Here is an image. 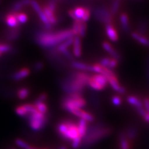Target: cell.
I'll return each instance as SVG.
<instances>
[{"label":"cell","mask_w":149,"mask_h":149,"mask_svg":"<svg viewBox=\"0 0 149 149\" xmlns=\"http://www.w3.org/2000/svg\"><path fill=\"white\" fill-rule=\"evenodd\" d=\"M11 149H15V148H11Z\"/></svg>","instance_id":"47"},{"label":"cell","mask_w":149,"mask_h":149,"mask_svg":"<svg viewBox=\"0 0 149 149\" xmlns=\"http://www.w3.org/2000/svg\"><path fill=\"white\" fill-rule=\"evenodd\" d=\"M111 102L114 106L119 107L121 104H122L123 100H122V98H121L119 96L115 95V96H113V97H112Z\"/></svg>","instance_id":"33"},{"label":"cell","mask_w":149,"mask_h":149,"mask_svg":"<svg viewBox=\"0 0 149 149\" xmlns=\"http://www.w3.org/2000/svg\"><path fill=\"white\" fill-rule=\"evenodd\" d=\"M30 92L31 91L29 88H28L27 87H22L20 88L17 91L16 95L18 97V99H19L21 100H26L27 97L29 96Z\"/></svg>","instance_id":"24"},{"label":"cell","mask_w":149,"mask_h":149,"mask_svg":"<svg viewBox=\"0 0 149 149\" xmlns=\"http://www.w3.org/2000/svg\"><path fill=\"white\" fill-rule=\"evenodd\" d=\"M36 107V108L37 111L39 113H42L44 114H47L48 113L49 108L47 104H46L45 102H36L34 101L33 103Z\"/></svg>","instance_id":"25"},{"label":"cell","mask_w":149,"mask_h":149,"mask_svg":"<svg viewBox=\"0 0 149 149\" xmlns=\"http://www.w3.org/2000/svg\"><path fill=\"white\" fill-rule=\"evenodd\" d=\"M90 76V74L86 72L77 70L60 81V88L65 92V95L73 93L83 94V92L87 86V83Z\"/></svg>","instance_id":"1"},{"label":"cell","mask_w":149,"mask_h":149,"mask_svg":"<svg viewBox=\"0 0 149 149\" xmlns=\"http://www.w3.org/2000/svg\"><path fill=\"white\" fill-rule=\"evenodd\" d=\"M119 5H120V2L118 1H116V0H114V1L113 3V5H112L111 8V13L113 15H114L116 13L118 12V9L119 8Z\"/></svg>","instance_id":"37"},{"label":"cell","mask_w":149,"mask_h":149,"mask_svg":"<svg viewBox=\"0 0 149 149\" xmlns=\"http://www.w3.org/2000/svg\"><path fill=\"white\" fill-rule=\"evenodd\" d=\"M30 73L31 70L29 68L23 67L13 73L11 75V78L15 81H19L29 77Z\"/></svg>","instance_id":"11"},{"label":"cell","mask_w":149,"mask_h":149,"mask_svg":"<svg viewBox=\"0 0 149 149\" xmlns=\"http://www.w3.org/2000/svg\"><path fill=\"white\" fill-rule=\"evenodd\" d=\"M2 55H3V54H2L1 52H0V57H1V56Z\"/></svg>","instance_id":"45"},{"label":"cell","mask_w":149,"mask_h":149,"mask_svg":"<svg viewBox=\"0 0 149 149\" xmlns=\"http://www.w3.org/2000/svg\"><path fill=\"white\" fill-rule=\"evenodd\" d=\"M56 130L60 137L67 142L72 143L76 139H82L79 134L77 123L72 120L60 121L57 125Z\"/></svg>","instance_id":"3"},{"label":"cell","mask_w":149,"mask_h":149,"mask_svg":"<svg viewBox=\"0 0 149 149\" xmlns=\"http://www.w3.org/2000/svg\"><path fill=\"white\" fill-rule=\"evenodd\" d=\"M70 66L78 71L91 72V65L78 61V60H73L70 62Z\"/></svg>","instance_id":"14"},{"label":"cell","mask_w":149,"mask_h":149,"mask_svg":"<svg viewBox=\"0 0 149 149\" xmlns=\"http://www.w3.org/2000/svg\"><path fill=\"white\" fill-rule=\"evenodd\" d=\"M143 107L145 108L147 113H149V97H146L144 98L143 101Z\"/></svg>","instance_id":"41"},{"label":"cell","mask_w":149,"mask_h":149,"mask_svg":"<svg viewBox=\"0 0 149 149\" xmlns=\"http://www.w3.org/2000/svg\"><path fill=\"white\" fill-rule=\"evenodd\" d=\"M106 33L107 36L112 42H117L119 40V35L116 28L111 23L106 25Z\"/></svg>","instance_id":"15"},{"label":"cell","mask_w":149,"mask_h":149,"mask_svg":"<svg viewBox=\"0 0 149 149\" xmlns=\"http://www.w3.org/2000/svg\"><path fill=\"white\" fill-rule=\"evenodd\" d=\"M131 37L139 44L146 47H149V39L148 37L140 34L138 32H133L131 33Z\"/></svg>","instance_id":"20"},{"label":"cell","mask_w":149,"mask_h":149,"mask_svg":"<svg viewBox=\"0 0 149 149\" xmlns=\"http://www.w3.org/2000/svg\"><path fill=\"white\" fill-rule=\"evenodd\" d=\"M120 149H130V140L125 136V134H121L119 136Z\"/></svg>","instance_id":"23"},{"label":"cell","mask_w":149,"mask_h":149,"mask_svg":"<svg viewBox=\"0 0 149 149\" xmlns=\"http://www.w3.org/2000/svg\"><path fill=\"white\" fill-rule=\"evenodd\" d=\"M107 80H108L109 85L115 91L119 93L120 95H124L126 92V90L125 89V88L120 85L118 78L116 77V74L108 77Z\"/></svg>","instance_id":"9"},{"label":"cell","mask_w":149,"mask_h":149,"mask_svg":"<svg viewBox=\"0 0 149 149\" xmlns=\"http://www.w3.org/2000/svg\"><path fill=\"white\" fill-rule=\"evenodd\" d=\"M74 36L72 29L57 32H43L36 36V40L42 47L54 48L66 40L72 38Z\"/></svg>","instance_id":"2"},{"label":"cell","mask_w":149,"mask_h":149,"mask_svg":"<svg viewBox=\"0 0 149 149\" xmlns=\"http://www.w3.org/2000/svg\"><path fill=\"white\" fill-rule=\"evenodd\" d=\"M5 21L8 26L13 28H16L19 25V23L18 22L17 19L15 12L9 13L8 15H7L5 17Z\"/></svg>","instance_id":"16"},{"label":"cell","mask_w":149,"mask_h":149,"mask_svg":"<svg viewBox=\"0 0 149 149\" xmlns=\"http://www.w3.org/2000/svg\"><path fill=\"white\" fill-rule=\"evenodd\" d=\"M0 2H1V0H0Z\"/></svg>","instance_id":"48"},{"label":"cell","mask_w":149,"mask_h":149,"mask_svg":"<svg viewBox=\"0 0 149 149\" xmlns=\"http://www.w3.org/2000/svg\"><path fill=\"white\" fill-rule=\"evenodd\" d=\"M86 104V101L83 94L80 93H73V94L65 95L61 100L62 108L69 113L73 109L83 108Z\"/></svg>","instance_id":"5"},{"label":"cell","mask_w":149,"mask_h":149,"mask_svg":"<svg viewBox=\"0 0 149 149\" xmlns=\"http://www.w3.org/2000/svg\"><path fill=\"white\" fill-rule=\"evenodd\" d=\"M68 15L69 16H70L73 19L74 21H77V20H78V19L76 17L75 15H74V11H73V9H70V10L68 11Z\"/></svg>","instance_id":"42"},{"label":"cell","mask_w":149,"mask_h":149,"mask_svg":"<svg viewBox=\"0 0 149 149\" xmlns=\"http://www.w3.org/2000/svg\"><path fill=\"white\" fill-rule=\"evenodd\" d=\"M48 98V95L45 93H40V94L37 96L35 101L36 102H45Z\"/></svg>","instance_id":"38"},{"label":"cell","mask_w":149,"mask_h":149,"mask_svg":"<svg viewBox=\"0 0 149 149\" xmlns=\"http://www.w3.org/2000/svg\"><path fill=\"white\" fill-rule=\"evenodd\" d=\"M77 125L79 134H80V136L83 139V138L86 136L88 129L89 127H88V123L85 120L79 119L78 121L77 122Z\"/></svg>","instance_id":"18"},{"label":"cell","mask_w":149,"mask_h":149,"mask_svg":"<svg viewBox=\"0 0 149 149\" xmlns=\"http://www.w3.org/2000/svg\"><path fill=\"white\" fill-rule=\"evenodd\" d=\"M102 47H103V49L106 51V52L111 55L112 58H116L118 60H119L120 58L119 54H118L117 51L114 49L113 47L108 42H106V41L103 42L102 44Z\"/></svg>","instance_id":"17"},{"label":"cell","mask_w":149,"mask_h":149,"mask_svg":"<svg viewBox=\"0 0 149 149\" xmlns=\"http://www.w3.org/2000/svg\"><path fill=\"white\" fill-rule=\"evenodd\" d=\"M86 25L85 24V22H83L81 26V28L80 30V32H79L78 36L80 37H85L86 34Z\"/></svg>","instance_id":"40"},{"label":"cell","mask_w":149,"mask_h":149,"mask_svg":"<svg viewBox=\"0 0 149 149\" xmlns=\"http://www.w3.org/2000/svg\"><path fill=\"white\" fill-rule=\"evenodd\" d=\"M90 77L93 80L96 81L97 83H98L99 85H100L104 88H105L107 85H108V80H107V78L103 74L100 73H95L94 74H92V75H90Z\"/></svg>","instance_id":"21"},{"label":"cell","mask_w":149,"mask_h":149,"mask_svg":"<svg viewBox=\"0 0 149 149\" xmlns=\"http://www.w3.org/2000/svg\"><path fill=\"white\" fill-rule=\"evenodd\" d=\"M19 37V32L17 30H12L9 31V33H8L6 37L9 40H15L18 39Z\"/></svg>","instance_id":"32"},{"label":"cell","mask_w":149,"mask_h":149,"mask_svg":"<svg viewBox=\"0 0 149 149\" xmlns=\"http://www.w3.org/2000/svg\"><path fill=\"white\" fill-rule=\"evenodd\" d=\"M127 101L129 104L135 107L136 109L139 108V107H141V106H143V102L141 100H140L137 97L135 96H128L127 98Z\"/></svg>","instance_id":"26"},{"label":"cell","mask_w":149,"mask_h":149,"mask_svg":"<svg viewBox=\"0 0 149 149\" xmlns=\"http://www.w3.org/2000/svg\"><path fill=\"white\" fill-rule=\"evenodd\" d=\"M15 143L17 146L22 149H29L31 145L27 142L21 139H17L15 140Z\"/></svg>","instance_id":"30"},{"label":"cell","mask_w":149,"mask_h":149,"mask_svg":"<svg viewBox=\"0 0 149 149\" xmlns=\"http://www.w3.org/2000/svg\"><path fill=\"white\" fill-rule=\"evenodd\" d=\"M16 13V16L18 22L20 24H24L28 20V17L27 15L24 13Z\"/></svg>","instance_id":"29"},{"label":"cell","mask_w":149,"mask_h":149,"mask_svg":"<svg viewBox=\"0 0 149 149\" xmlns=\"http://www.w3.org/2000/svg\"><path fill=\"white\" fill-rule=\"evenodd\" d=\"M44 63L42 62H37L33 65V70L36 72H39L44 68Z\"/></svg>","instance_id":"34"},{"label":"cell","mask_w":149,"mask_h":149,"mask_svg":"<svg viewBox=\"0 0 149 149\" xmlns=\"http://www.w3.org/2000/svg\"><path fill=\"white\" fill-rule=\"evenodd\" d=\"M87 8H83V7H77L73 9V11L76 17L78 20H82V19L85 15Z\"/></svg>","instance_id":"28"},{"label":"cell","mask_w":149,"mask_h":149,"mask_svg":"<svg viewBox=\"0 0 149 149\" xmlns=\"http://www.w3.org/2000/svg\"><path fill=\"white\" fill-rule=\"evenodd\" d=\"M73 55L76 58L80 57L82 54L81 47V37L79 36H75L73 38Z\"/></svg>","instance_id":"13"},{"label":"cell","mask_w":149,"mask_h":149,"mask_svg":"<svg viewBox=\"0 0 149 149\" xmlns=\"http://www.w3.org/2000/svg\"><path fill=\"white\" fill-rule=\"evenodd\" d=\"M95 15L96 17L106 24H110L111 22V16L109 11L104 8H99L96 11Z\"/></svg>","instance_id":"12"},{"label":"cell","mask_w":149,"mask_h":149,"mask_svg":"<svg viewBox=\"0 0 149 149\" xmlns=\"http://www.w3.org/2000/svg\"><path fill=\"white\" fill-rule=\"evenodd\" d=\"M143 119V120L146 121V123H149V113H147L146 114V115L143 116L142 118Z\"/></svg>","instance_id":"43"},{"label":"cell","mask_w":149,"mask_h":149,"mask_svg":"<svg viewBox=\"0 0 149 149\" xmlns=\"http://www.w3.org/2000/svg\"><path fill=\"white\" fill-rule=\"evenodd\" d=\"M37 109L34 104L26 103L17 106L15 108V113L21 118H27L30 114L36 111Z\"/></svg>","instance_id":"8"},{"label":"cell","mask_w":149,"mask_h":149,"mask_svg":"<svg viewBox=\"0 0 149 149\" xmlns=\"http://www.w3.org/2000/svg\"><path fill=\"white\" fill-rule=\"evenodd\" d=\"M116 1H119V2H120V0H116Z\"/></svg>","instance_id":"46"},{"label":"cell","mask_w":149,"mask_h":149,"mask_svg":"<svg viewBox=\"0 0 149 149\" xmlns=\"http://www.w3.org/2000/svg\"><path fill=\"white\" fill-rule=\"evenodd\" d=\"M31 5L32 6V8H33L34 11L37 13V15H38L40 19L44 24L45 29L47 30H50L51 28H52V25H51V24L49 22L47 17V16H45V15L43 11L42 8L40 6L39 3H37V1H36V0H31Z\"/></svg>","instance_id":"7"},{"label":"cell","mask_w":149,"mask_h":149,"mask_svg":"<svg viewBox=\"0 0 149 149\" xmlns=\"http://www.w3.org/2000/svg\"><path fill=\"white\" fill-rule=\"evenodd\" d=\"M12 50L13 47L10 44L0 43V52L2 54L10 52Z\"/></svg>","instance_id":"31"},{"label":"cell","mask_w":149,"mask_h":149,"mask_svg":"<svg viewBox=\"0 0 149 149\" xmlns=\"http://www.w3.org/2000/svg\"><path fill=\"white\" fill-rule=\"evenodd\" d=\"M70 113L79 118V119L85 120L88 123H91L95 120L94 116L90 113H88V112L85 110H83L82 108H77L73 109L71 111Z\"/></svg>","instance_id":"10"},{"label":"cell","mask_w":149,"mask_h":149,"mask_svg":"<svg viewBox=\"0 0 149 149\" xmlns=\"http://www.w3.org/2000/svg\"><path fill=\"white\" fill-rule=\"evenodd\" d=\"M58 149H68L67 147L66 146H62L61 147H60Z\"/></svg>","instance_id":"44"},{"label":"cell","mask_w":149,"mask_h":149,"mask_svg":"<svg viewBox=\"0 0 149 149\" xmlns=\"http://www.w3.org/2000/svg\"><path fill=\"white\" fill-rule=\"evenodd\" d=\"M118 63H119V60H118L114 58H111L109 64V66H108V68L113 70V69H114L115 68L118 67Z\"/></svg>","instance_id":"36"},{"label":"cell","mask_w":149,"mask_h":149,"mask_svg":"<svg viewBox=\"0 0 149 149\" xmlns=\"http://www.w3.org/2000/svg\"><path fill=\"white\" fill-rule=\"evenodd\" d=\"M26 119L30 129L34 132H39L44 129L49 120L47 114L40 113L37 110L30 114Z\"/></svg>","instance_id":"6"},{"label":"cell","mask_w":149,"mask_h":149,"mask_svg":"<svg viewBox=\"0 0 149 149\" xmlns=\"http://www.w3.org/2000/svg\"><path fill=\"white\" fill-rule=\"evenodd\" d=\"M42 9L45 16H47V17L49 22L51 24V25L53 26L54 24H55L57 22V19L55 16V12L51 10V9L47 5L44 6L42 8Z\"/></svg>","instance_id":"19"},{"label":"cell","mask_w":149,"mask_h":149,"mask_svg":"<svg viewBox=\"0 0 149 149\" xmlns=\"http://www.w3.org/2000/svg\"><path fill=\"white\" fill-rule=\"evenodd\" d=\"M31 0H20V1L16 2L13 6V12H17L24 6L31 4Z\"/></svg>","instance_id":"27"},{"label":"cell","mask_w":149,"mask_h":149,"mask_svg":"<svg viewBox=\"0 0 149 149\" xmlns=\"http://www.w3.org/2000/svg\"><path fill=\"white\" fill-rule=\"evenodd\" d=\"M44 149H45V148H44Z\"/></svg>","instance_id":"49"},{"label":"cell","mask_w":149,"mask_h":149,"mask_svg":"<svg viewBox=\"0 0 149 149\" xmlns=\"http://www.w3.org/2000/svg\"><path fill=\"white\" fill-rule=\"evenodd\" d=\"M127 134H125V136H127V137L129 139V140H131L135 138L136 137L137 132H136V130H135L133 128H130L129 129L127 130Z\"/></svg>","instance_id":"35"},{"label":"cell","mask_w":149,"mask_h":149,"mask_svg":"<svg viewBox=\"0 0 149 149\" xmlns=\"http://www.w3.org/2000/svg\"><path fill=\"white\" fill-rule=\"evenodd\" d=\"M111 133V129L99 125H95L88 127L86 136L83 139L81 146L83 147H89L100 140L105 138Z\"/></svg>","instance_id":"4"},{"label":"cell","mask_w":149,"mask_h":149,"mask_svg":"<svg viewBox=\"0 0 149 149\" xmlns=\"http://www.w3.org/2000/svg\"><path fill=\"white\" fill-rule=\"evenodd\" d=\"M110 59H111V58H108V57L102 58L100 60V62L99 63L102 67L108 68L109 62H110Z\"/></svg>","instance_id":"39"},{"label":"cell","mask_w":149,"mask_h":149,"mask_svg":"<svg viewBox=\"0 0 149 149\" xmlns=\"http://www.w3.org/2000/svg\"><path fill=\"white\" fill-rule=\"evenodd\" d=\"M120 22L123 29L125 32H128L130 29L129 18L126 13H123L120 15Z\"/></svg>","instance_id":"22"}]
</instances>
